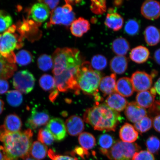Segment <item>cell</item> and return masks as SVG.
I'll use <instances>...</instances> for the list:
<instances>
[{"instance_id":"1","label":"cell","mask_w":160,"mask_h":160,"mask_svg":"<svg viewBox=\"0 0 160 160\" xmlns=\"http://www.w3.org/2000/svg\"><path fill=\"white\" fill-rule=\"evenodd\" d=\"M83 119L95 130L114 132L123 118L118 112L106 104L96 102L94 107L86 110Z\"/></svg>"},{"instance_id":"2","label":"cell","mask_w":160,"mask_h":160,"mask_svg":"<svg viewBox=\"0 0 160 160\" xmlns=\"http://www.w3.org/2000/svg\"><path fill=\"white\" fill-rule=\"evenodd\" d=\"M33 135L30 129L6 134L1 141L3 143V151L10 160L25 159L29 157Z\"/></svg>"},{"instance_id":"3","label":"cell","mask_w":160,"mask_h":160,"mask_svg":"<svg viewBox=\"0 0 160 160\" xmlns=\"http://www.w3.org/2000/svg\"><path fill=\"white\" fill-rule=\"evenodd\" d=\"M53 73L59 75L66 70L79 67L81 65L80 52L75 48H58L53 53Z\"/></svg>"},{"instance_id":"4","label":"cell","mask_w":160,"mask_h":160,"mask_svg":"<svg viewBox=\"0 0 160 160\" xmlns=\"http://www.w3.org/2000/svg\"><path fill=\"white\" fill-rule=\"evenodd\" d=\"M101 79V73L92 68L89 62H85L81 64L78 78L80 91L85 94L95 97L99 94L98 89Z\"/></svg>"},{"instance_id":"5","label":"cell","mask_w":160,"mask_h":160,"mask_svg":"<svg viewBox=\"0 0 160 160\" xmlns=\"http://www.w3.org/2000/svg\"><path fill=\"white\" fill-rule=\"evenodd\" d=\"M16 29V26L13 25L0 34V54L12 64L16 62L14 50L20 49L23 45V37L15 33Z\"/></svg>"},{"instance_id":"6","label":"cell","mask_w":160,"mask_h":160,"mask_svg":"<svg viewBox=\"0 0 160 160\" xmlns=\"http://www.w3.org/2000/svg\"><path fill=\"white\" fill-rule=\"evenodd\" d=\"M81 66L64 71L61 74L54 76L56 88L58 91L66 92L73 91L79 94L80 90L78 83V75Z\"/></svg>"},{"instance_id":"7","label":"cell","mask_w":160,"mask_h":160,"mask_svg":"<svg viewBox=\"0 0 160 160\" xmlns=\"http://www.w3.org/2000/svg\"><path fill=\"white\" fill-rule=\"evenodd\" d=\"M141 149L137 143L118 140L106 156L110 160H132L134 155Z\"/></svg>"},{"instance_id":"8","label":"cell","mask_w":160,"mask_h":160,"mask_svg":"<svg viewBox=\"0 0 160 160\" xmlns=\"http://www.w3.org/2000/svg\"><path fill=\"white\" fill-rule=\"evenodd\" d=\"M75 13L72 6L66 3L62 7H58L52 11L47 27L55 25L69 26L75 21Z\"/></svg>"},{"instance_id":"9","label":"cell","mask_w":160,"mask_h":160,"mask_svg":"<svg viewBox=\"0 0 160 160\" xmlns=\"http://www.w3.org/2000/svg\"><path fill=\"white\" fill-rule=\"evenodd\" d=\"M35 82V79L32 74L27 70L17 72L13 79L14 88L25 94L28 93L32 91Z\"/></svg>"},{"instance_id":"10","label":"cell","mask_w":160,"mask_h":160,"mask_svg":"<svg viewBox=\"0 0 160 160\" xmlns=\"http://www.w3.org/2000/svg\"><path fill=\"white\" fill-rule=\"evenodd\" d=\"M131 81L134 89L136 92L148 91L152 87L153 77L151 75L141 71H137L132 75Z\"/></svg>"},{"instance_id":"11","label":"cell","mask_w":160,"mask_h":160,"mask_svg":"<svg viewBox=\"0 0 160 160\" xmlns=\"http://www.w3.org/2000/svg\"><path fill=\"white\" fill-rule=\"evenodd\" d=\"M49 114L46 110H40L33 108L30 117L26 123V125L30 129L35 130L47 124L49 121Z\"/></svg>"},{"instance_id":"12","label":"cell","mask_w":160,"mask_h":160,"mask_svg":"<svg viewBox=\"0 0 160 160\" xmlns=\"http://www.w3.org/2000/svg\"><path fill=\"white\" fill-rule=\"evenodd\" d=\"M46 129L57 141H62L67 136V130L64 122L59 118H54L50 120Z\"/></svg>"},{"instance_id":"13","label":"cell","mask_w":160,"mask_h":160,"mask_svg":"<svg viewBox=\"0 0 160 160\" xmlns=\"http://www.w3.org/2000/svg\"><path fill=\"white\" fill-rule=\"evenodd\" d=\"M142 15L145 18L154 20L160 16V3L155 0H147L143 3L141 7Z\"/></svg>"},{"instance_id":"14","label":"cell","mask_w":160,"mask_h":160,"mask_svg":"<svg viewBox=\"0 0 160 160\" xmlns=\"http://www.w3.org/2000/svg\"><path fill=\"white\" fill-rule=\"evenodd\" d=\"M125 114L128 121L135 123L147 116V112L136 102H132L128 103L126 107Z\"/></svg>"},{"instance_id":"15","label":"cell","mask_w":160,"mask_h":160,"mask_svg":"<svg viewBox=\"0 0 160 160\" xmlns=\"http://www.w3.org/2000/svg\"><path fill=\"white\" fill-rule=\"evenodd\" d=\"M65 125L67 131L72 136L81 134L85 128L83 120L77 115L70 117L66 120Z\"/></svg>"},{"instance_id":"16","label":"cell","mask_w":160,"mask_h":160,"mask_svg":"<svg viewBox=\"0 0 160 160\" xmlns=\"http://www.w3.org/2000/svg\"><path fill=\"white\" fill-rule=\"evenodd\" d=\"M30 14L34 21L41 23L48 18L49 9L45 4L39 2L33 5L30 10Z\"/></svg>"},{"instance_id":"17","label":"cell","mask_w":160,"mask_h":160,"mask_svg":"<svg viewBox=\"0 0 160 160\" xmlns=\"http://www.w3.org/2000/svg\"><path fill=\"white\" fill-rule=\"evenodd\" d=\"M105 25L109 28L115 31H119L124 23L123 18L113 8L108 10L105 22Z\"/></svg>"},{"instance_id":"18","label":"cell","mask_w":160,"mask_h":160,"mask_svg":"<svg viewBox=\"0 0 160 160\" xmlns=\"http://www.w3.org/2000/svg\"><path fill=\"white\" fill-rule=\"evenodd\" d=\"M105 103L108 107L118 112L123 111L128 103L125 98L116 92L107 97Z\"/></svg>"},{"instance_id":"19","label":"cell","mask_w":160,"mask_h":160,"mask_svg":"<svg viewBox=\"0 0 160 160\" xmlns=\"http://www.w3.org/2000/svg\"><path fill=\"white\" fill-rule=\"evenodd\" d=\"M119 136L122 141L126 143H133L138 138L139 134L134 127L131 124L126 123L120 129Z\"/></svg>"},{"instance_id":"20","label":"cell","mask_w":160,"mask_h":160,"mask_svg":"<svg viewBox=\"0 0 160 160\" xmlns=\"http://www.w3.org/2000/svg\"><path fill=\"white\" fill-rule=\"evenodd\" d=\"M116 91L123 97H131L135 91L131 79L127 77L119 79L116 83Z\"/></svg>"},{"instance_id":"21","label":"cell","mask_w":160,"mask_h":160,"mask_svg":"<svg viewBox=\"0 0 160 160\" xmlns=\"http://www.w3.org/2000/svg\"><path fill=\"white\" fill-rule=\"evenodd\" d=\"M116 74L113 73L102 78L99 84V89L104 97L109 95L116 92Z\"/></svg>"},{"instance_id":"22","label":"cell","mask_w":160,"mask_h":160,"mask_svg":"<svg viewBox=\"0 0 160 160\" xmlns=\"http://www.w3.org/2000/svg\"><path fill=\"white\" fill-rule=\"evenodd\" d=\"M90 29V24L88 20L82 18L74 21L71 24L70 30L73 36L81 37Z\"/></svg>"},{"instance_id":"23","label":"cell","mask_w":160,"mask_h":160,"mask_svg":"<svg viewBox=\"0 0 160 160\" xmlns=\"http://www.w3.org/2000/svg\"><path fill=\"white\" fill-rule=\"evenodd\" d=\"M149 50L143 46H139L132 49L129 57L132 61L136 63H144L148 59L150 56Z\"/></svg>"},{"instance_id":"24","label":"cell","mask_w":160,"mask_h":160,"mask_svg":"<svg viewBox=\"0 0 160 160\" xmlns=\"http://www.w3.org/2000/svg\"><path fill=\"white\" fill-rule=\"evenodd\" d=\"M128 65L127 58L117 56L113 57L110 62V68L114 73L121 75L127 71Z\"/></svg>"},{"instance_id":"25","label":"cell","mask_w":160,"mask_h":160,"mask_svg":"<svg viewBox=\"0 0 160 160\" xmlns=\"http://www.w3.org/2000/svg\"><path fill=\"white\" fill-rule=\"evenodd\" d=\"M7 131L10 133L19 132L22 123L21 118L16 114H11L6 117L3 125Z\"/></svg>"},{"instance_id":"26","label":"cell","mask_w":160,"mask_h":160,"mask_svg":"<svg viewBox=\"0 0 160 160\" xmlns=\"http://www.w3.org/2000/svg\"><path fill=\"white\" fill-rule=\"evenodd\" d=\"M144 36L146 42L150 46L157 45L160 42V29L150 25L146 28Z\"/></svg>"},{"instance_id":"27","label":"cell","mask_w":160,"mask_h":160,"mask_svg":"<svg viewBox=\"0 0 160 160\" xmlns=\"http://www.w3.org/2000/svg\"><path fill=\"white\" fill-rule=\"evenodd\" d=\"M17 70V67L15 64L10 63L0 54V79L9 78Z\"/></svg>"},{"instance_id":"28","label":"cell","mask_w":160,"mask_h":160,"mask_svg":"<svg viewBox=\"0 0 160 160\" xmlns=\"http://www.w3.org/2000/svg\"><path fill=\"white\" fill-rule=\"evenodd\" d=\"M156 96L150 91L139 92L136 96V102L144 108H149L154 102Z\"/></svg>"},{"instance_id":"29","label":"cell","mask_w":160,"mask_h":160,"mask_svg":"<svg viewBox=\"0 0 160 160\" xmlns=\"http://www.w3.org/2000/svg\"><path fill=\"white\" fill-rule=\"evenodd\" d=\"M113 52L118 56H124L130 49L129 42L124 38L120 37L114 40L112 45Z\"/></svg>"},{"instance_id":"30","label":"cell","mask_w":160,"mask_h":160,"mask_svg":"<svg viewBox=\"0 0 160 160\" xmlns=\"http://www.w3.org/2000/svg\"><path fill=\"white\" fill-rule=\"evenodd\" d=\"M48 153L47 146L41 142L36 141L32 144L30 154L34 158L37 160L42 159L46 157Z\"/></svg>"},{"instance_id":"31","label":"cell","mask_w":160,"mask_h":160,"mask_svg":"<svg viewBox=\"0 0 160 160\" xmlns=\"http://www.w3.org/2000/svg\"><path fill=\"white\" fill-rule=\"evenodd\" d=\"M115 142L113 137L111 135L103 134L100 135L98 139L100 151L102 154L106 155Z\"/></svg>"},{"instance_id":"32","label":"cell","mask_w":160,"mask_h":160,"mask_svg":"<svg viewBox=\"0 0 160 160\" xmlns=\"http://www.w3.org/2000/svg\"><path fill=\"white\" fill-rule=\"evenodd\" d=\"M78 141L82 148L87 151L93 148L96 145V139L94 136L87 132L79 135Z\"/></svg>"},{"instance_id":"33","label":"cell","mask_w":160,"mask_h":160,"mask_svg":"<svg viewBox=\"0 0 160 160\" xmlns=\"http://www.w3.org/2000/svg\"><path fill=\"white\" fill-rule=\"evenodd\" d=\"M152 125L153 120L152 118L146 116L135 123L134 127L138 132L141 134L149 131Z\"/></svg>"},{"instance_id":"34","label":"cell","mask_w":160,"mask_h":160,"mask_svg":"<svg viewBox=\"0 0 160 160\" xmlns=\"http://www.w3.org/2000/svg\"><path fill=\"white\" fill-rule=\"evenodd\" d=\"M7 99L8 103L13 107H18L23 101V97L21 92L17 90H12L8 92Z\"/></svg>"},{"instance_id":"35","label":"cell","mask_w":160,"mask_h":160,"mask_svg":"<svg viewBox=\"0 0 160 160\" xmlns=\"http://www.w3.org/2000/svg\"><path fill=\"white\" fill-rule=\"evenodd\" d=\"M141 26L139 22L134 19H130L126 23L124 27L125 32L127 35L134 36L139 33Z\"/></svg>"},{"instance_id":"36","label":"cell","mask_w":160,"mask_h":160,"mask_svg":"<svg viewBox=\"0 0 160 160\" xmlns=\"http://www.w3.org/2000/svg\"><path fill=\"white\" fill-rule=\"evenodd\" d=\"M40 87L44 91H47L55 88L54 77L51 75L44 74L42 76L39 80Z\"/></svg>"},{"instance_id":"37","label":"cell","mask_w":160,"mask_h":160,"mask_svg":"<svg viewBox=\"0 0 160 160\" xmlns=\"http://www.w3.org/2000/svg\"><path fill=\"white\" fill-rule=\"evenodd\" d=\"M16 62L19 65L25 66L33 61V57L29 52L22 50L16 55Z\"/></svg>"},{"instance_id":"38","label":"cell","mask_w":160,"mask_h":160,"mask_svg":"<svg viewBox=\"0 0 160 160\" xmlns=\"http://www.w3.org/2000/svg\"><path fill=\"white\" fill-rule=\"evenodd\" d=\"M38 65L39 68L42 71H49L53 67L52 58L47 54L42 55L38 59Z\"/></svg>"},{"instance_id":"39","label":"cell","mask_w":160,"mask_h":160,"mask_svg":"<svg viewBox=\"0 0 160 160\" xmlns=\"http://www.w3.org/2000/svg\"><path fill=\"white\" fill-rule=\"evenodd\" d=\"M148 151L152 154H157L160 149V140L155 136H150L146 141Z\"/></svg>"},{"instance_id":"40","label":"cell","mask_w":160,"mask_h":160,"mask_svg":"<svg viewBox=\"0 0 160 160\" xmlns=\"http://www.w3.org/2000/svg\"><path fill=\"white\" fill-rule=\"evenodd\" d=\"M107 60L101 55L93 56L91 60V65L97 71H101L105 68L107 65Z\"/></svg>"},{"instance_id":"41","label":"cell","mask_w":160,"mask_h":160,"mask_svg":"<svg viewBox=\"0 0 160 160\" xmlns=\"http://www.w3.org/2000/svg\"><path fill=\"white\" fill-rule=\"evenodd\" d=\"M38 139L42 143L48 146L52 144L55 140L52 135L46 128H42L39 130Z\"/></svg>"},{"instance_id":"42","label":"cell","mask_w":160,"mask_h":160,"mask_svg":"<svg viewBox=\"0 0 160 160\" xmlns=\"http://www.w3.org/2000/svg\"><path fill=\"white\" fill-rule=\"evenodd\" d=\"M12 23V19L8 13L0 10V32L6 31L11 27Z\"/></svg>"},{"instance_id":"43","label":"cell","mask_w":160,"mask_h":160,"mask_svg":"<svg viewBox=\"0 0 160 160\" xmlns=\"http://www.w3.org/2000/svg\"><path fill=\"white\" fill-rule=\"evenodd\" d=\"M91 9L96 15H102L107 11L105 1H92Z\"/></svg>"},{"instance_id":"44","label":"cell","mask_w":160,"mask_h":160,"mask_svg":"<svg viewBox=\"0 0 160 160\" xmlns=\"http://www.w3.org/2000/svg\"><path fill=\"white\" fill-rule=\"evenodd\" d=\"M132 160H155L153 154L148 151H139L135 153Z\"/></svg>"},{"instance_id":"45","label":"cell","mask_w":160,"mask_h":160,"mask_svg":"<svg viewBox=\"0 0 160 160\" xmlns=\"http://www.w3.org/2000/svg\"><path fill=\"white\" fill-rule=\"evenodd\" d=\"M48 153L49 157L52 160H77L76 158L69 156L57 154L51 149L49 150Z\"/></svg>"},{"instance_id":"46","label":"cell","mask_w":160,"mask_h":160,"mask_svg":"<svg viewBox=\"0 0 160 160\" xmlns=\"http://www.w3.org/2000/svg\"><path fill=\"white\" fill-rule=\"evenodd\" d=\"M149 117L160 115V100L155 101L153 105L149 108L148 111Z\"/></svg>"},{"instance_id":"47","label":"cell","mask_w":160,"mask_h":160,"mask_svg":"<svg viewBox=\"0 0 160 160\" xmlns=\"http://www.w3.org/2000/svg\"><path fill=\"white\" fill-rule=\"evenodd\" d=\"M9 88L8 82L5 79H0V94L7 92Z\"/></svg>"},{"instance_id":"48","label":"cell","mask_w":160,"mask_h":160,"mask_svg":"<svg viewBox=\"0 0 160 160\" xmlns=\"http://www.w3.org/2000/svg\"><path fill=\"white\" fill-rule=\"evenodd\" d=\"M39 2L45 4L49 8L52 10L55 9L59 2V1H39Z\"/></svg>"},{"instance_id":"49","label":"cell","mask_w":160,"mask_h":160,"mask_svg":"<svg viewBox=\"0 0 160 160\" xmlns=\"http://www.w3.org/2000/svg\"><path fill=\"white\" fill-rule=\"evenodd\" d=\"M153 126L155 131L160 133V115L156 116L154 118Z\"/></svg>"},{"instance_id":"50","label":"cell","mask_w":160,"mask_h":160,"mask_svg":"<svg viewBox=\"0 0 160 160\" xmlns=\"http://www.w3.org/2000/svg\"><path fill=\"white\" fill-rule=\"evenodd\" d=\"M74 152L82 158H83L85 155L88 154V151L83 148H82L77 147L75 148Z\"/></svg>"},{"instance_id":"51","label":"cell","mask_w":160,"mask_h":160,"mask_svg":"<svg viewBox=\"0 0 160 160\" xmlns=\"http://www.w3.org/2000/svg\"><path fill=\"white\" fill-rule=\"evenodd\" d=\"M58 95V91L55 88V89L52 90L49 96V99L50 101L53 102L55 101Z\"/></svg>"},{"instance_id":"52","label":"cell","mask_w":160,"mask_h":160,"mask_svg":"<svg viewBox=\"0 0 160 160\" xmlns=\"http://www.w3.org/2000/svg\"><path fill=\"white\" fill-rule=\"evenodd\" d=\"M153 58L156 62L160 65V48L155 51Z\"/></svg>"},{"instance_id":"53","label":"cell","mask_w":160,"mask_h":160,"mask_svg":"<svg viewBox=\"0 0 160 160\" xmlns=\"http://www.w3.org/2000/svg\"><path fill=\"white\" fill-rule=\"evenodd\" d=\"M0 160H10L3 151V146H0Z\"/></svg>"},{"instance_id":"54","label":"cell","mask_w":160,"mask_h":160,"mask_svg":"<svg viewBox=\"0 0 160 160\" xmlns=\"http://www.w3.org/2000/svg\"><path fill=\"white\" fill-rule=\"evenodd\" d=\"M153 88L155 89L156 92L160 96V78L156 81Z\"/></svg>"},{"instance_id":"55","label":"cell","mask_w":160,"mask_h":160,"mask_svg":"<svg viewBox=\"0 0 160 160\" xmlns=\"http://www.w3.org/2000/svg\"><path fill=\"white\" fill-rule=\"evenodd\" d=\"M4 104V102L2 100L0 99V115L1 114L3 111Z\"/></svg>"},{"instance_id":"56","label":"cell","mask_w":160,"mask_h":160,"mask_svg":"<svg viewBox=\"0 0 160 160\" xmlns=\"http://www.w3.org/2000/svg\"><path fill=\"white\" fill-rule=\"evenodd\" d=\"M123 3V1H115L114 2L113 4L115 7H119Z\"/></svg>"},{"instance_id":"57","label":"cell","mask_w":160,"mask_h":160,"mask_svg":"<svg viewBox=\"0 0 160 160\" xmlns=\"http://www.w3.org/2000/svg\"><path fill=\"white\" fill-rule=\"evenodd\" d=\"M66 3L69 4H73L74 5L75 4L81 2L80 1H66Z\"/></svg>"},{"instance_id":"58","label":"cell","mask_w":160,"mask_h":160,"mask_svg":"<svg viewBox=\"0 0 160 160\" xmlns=\"http://www.w3.org/2000/svg\"><path fill=\"white\" fill-rule=\"evenodd\" d=\"M24 160H37L35 159H34L32 158L31 157H28L27 158H26V159H24Z\"/></svg>"}]
</instances>
